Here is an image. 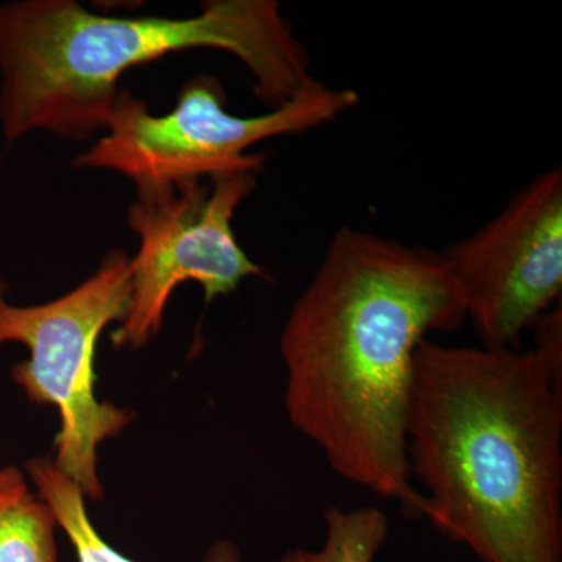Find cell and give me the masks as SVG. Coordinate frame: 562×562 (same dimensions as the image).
<instances>
[{
  "label": "cell",
  "instance_id": "4",
  "mask_svg": "<svg viewBox=\"0 0 562 562\" xmlns=\"http://www.w3.org/2000/svg\"><path fill=\"white\" fill-rule=\"evenodd\" d=\"M131 294V258L121 250L110 251L79 286L43 305H10L0 280V346L20 342L31 351L13 369L14 382L29 401L57 406L61 428L52 461L92 501L103 497L99 446L133 420L132 412L95 395V344L110 324L124 321Z\"/></svg>",
  "mask_w": 562,
  "mask_h": 562
},
{
  "label": "cell",
  "instance_id": "11",
  "mask_svg": "<svg viewBox=\"0 0 562 562\" xmlns=\"http://www.w3.org/2000/svg\"><path fill=\"white\" fill-rule=\"evenodd\" d=\"M536 331V351L557 379L562 380V319L561 305L553 306L532 325Z\"/></svg>",
  "mask_w": 562,
  "mask_h": 562
},
{
  "label": "cell",
  "instance_id": "10",
  "mask_svg": "<svg viewBox=\"0 0 562 562\" xmlns=\"http://www.w3.org/2000/svg\"><path fill=\"white\" fill-rule=\"evenodd\" d=\"M325 541L319 550L292 549L276 562H373L390 535V519L375 506L324 513Z\"/></svg>",
  "mask_w": 562,
  "mask_h": 562
},
{
  "label": "cell",
  "instance_id": "8",
  "mask_svg": "<svg viewBox=\"0 0 562 562\" xmlns=\"http://www.w3.org/2000/svg\"><path fill=\"white\" fill-rule=\"evenodd\" d=\"M57 527L20 469L0 468V562H58Z\"/></svg>",
  "mask_w": 562,
  "mask_h": 562
},
{
  "label": "cell",
  "instance_id": "7",
  "mask_svg": "<svg viewBox=\"0 0 562 562\" xmlns=\"http://www.w3.org/2000/svg\"><path fill=\"white\" fill-rule=\"evenodd\" d=\"M441 257L482 346L522 349L525 331L561 299V168L539 173Z\"/></svg>",
  "mask_w": 562,
  "mask_h": 562
},
{
  "label": "cell",
  "instance_id": "5",
  "mask_svg": "<svg viewBox=\"0 0 562 562\" xmlns=\"http://www.w3.org/2000/svg\"><path fill=\"white\" fill-rule=\"evenodd\" d=\"M358 102L357 91L321 83L269 113L236 116L225 109L220 80L203 74L183 85L168 114H151L143 99L121 90L105 135L74 166L120 172L135 187L258 173L265 155L249 154L251 146L321 127Z\"/></svg>",
  "mask_w": 562,
  "mask_h": 562
},
{
  "label": "cell",
  "instance_id": "1",
  "mask_svg": "<svg viewBox=\"0 0 562 562\" xmlns=\"http://www.w3.org/2000/svg\"><path fill=\"white\" fill-rule=\"evenodd\" d=\"M465 322L441 254L341 227L280 336L291 424L347 482L425 516L406 449L414 353Z\"/></svg>",
  "mask_w": 562,
  "mask_h": 562
},
{
  "label": "cell",
  "instance_id": "9",
  "mask_svg": "<svg viewBox=\"0 0 562 562\" xmlns=\"http://www.w3.org/2000/svg\"><path fill=\"white\" fill-rule=\"evenodd\" d=\"M25 469L36 494L49 505L58 527L68 535L79 562H135L103 541L88 517L83 492L50 458H32Z\"/></svg>",
  "mask_w": 562,
  "mask_h": 562
},
{
  "label": "cell",
  "instance_id": "12",
  "mask_svg": "<svg viewBox=\"0 0 562 562\" xmlns=\"http://www.w3.org/2000/svg\"><path fill=\"white\" fill-rule=\"evenodd\" d=\"M203 562H244L238 547L231 541H220L206 552Z\"/></svg>",
  "mask_w": 562,
  "mask_h": 562
},
{
  "label": "cell",
  "instance_id": "6",
  "mask_svg": "<svg viewBox=\"0 0 562 562\" xmlns=\"http://www.w3.org/2000/svg\"><path fill=\"white\" fill-rule=\"evenodd\" d=\"M136 187L127 224L139 238L131 258L132 294L114 347L140 349L161 330L177 286L198 283L206 303L232 294L249 277L268 273L239 246L236 210L257 187V173L238 172Z\"/></svg>",
  "mask_w": 562,
  "mask_h": 562
},
{
  "label": "cell",
  "instance_id": "2",
  "mask_svg": "<svg viewBox=\"0 0 562 562\" xmlns=\"http://www.w3.org/2000/svg\"><path fill=\"white\" fill-rule=\"evenodd\" d=\"M406 443L442 535L480 562L562 561V380L538 351L425 339Z\"/></svg>",
  "mask_w": 562,
  "mask_h": 562
},
{
  "label": "cell",
  "instance_id": "3",
  "mask_svg": "<svg viewBox=\"0 0 562 562\" xmlns=\"http://www.w3.org/2000/svg\"><path fill=\"white\" fill-rule=\"evenodd\" d=\"M190 49L238 58L271 110L321 85L276 0H210L191 18H111L74 0H22L0 5L3 135L90 138L109 124L122 74Z\"/></svg>",
  "mask_w": 562,
  "mask_h": 562
}]
</instances>
